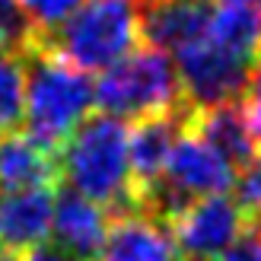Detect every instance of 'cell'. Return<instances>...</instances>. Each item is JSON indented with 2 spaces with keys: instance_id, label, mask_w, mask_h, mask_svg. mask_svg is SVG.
<instances>
[{
  "instance_id": "1",
  "label": "cell",
  "mask_w": 261,
  "mask_h": 261,
  "mask_svg": "<svg viewBox=\"0 0 261 261\" xmlns=\"http://www.w3.org/2000/svg\"><path fill=\"white\" fill-rule=\"evenodd\" d=\"M19 51L25 58V130L42 147L61 153L96 106V86L86 70L35 32L25 35Z\"/></svg>"
},
{
  "instance_id": "2",
  "label": "cell",
  "mask_w": 261,
  "mask_h": 261,
  "mask_svg": "<svg viewBox=\"0 0 261 261\" xmlns=\"http://www.w3.org/2000/svg\"><path fill=\"white\" fill-rule=\"evenodd\" d=\"M130 127L115 115H89L61 150L64 181L102 204L112 217L130 214V169H127Z\"/></svg>"
},
{
  "instance_id": "3",
  "label": "cell",
  "mask_w": 261,
  "mask_h": 261,
  "mask_svg": "<svg viewBox=\"0 0 261 261\" xmlns=\"http://www.w3.org/2000/svg\"><path fill=\"white\" fill-rule=\"evenodd\" d=\"M99 112L124 121H140L150 115H169L188 109L181 76L166 51L153 45H137L130 55L115 61L96 80Z\"/></svg>"
},
{
  "instance_id": "4",
  "label": "cell",
  "mask_w": 261,
  "mask_h": 261,
  "mask_svg": "<svg viewBox=\"0 0 261 261\" xmlns=\"http://www.w3.org/2000/svg\"><path fill=\"white\" fill-rule=\"evenodd\" d=\"M45 42L80 70H106L140 42V0H83V7Z\"/></svg>"
},
{
  "instance_id": "5",
  "label": "cell",
  "mask_w": 261,
  "mask_h": 261,
  "mask_svg": "<svg viewBox=\"0 0 261 261\" xmlns=\"http://www.w3.org/2000/svg\"><path fill=\"white\" fill-rule=\"evenodd\" d=\"M232 185H236V166L188 124H181L147 214L169 223L185 204L207 194H226Z\"/></svg>"
},
{
  "instance_id": "6",
  "label": "cell",
  "mask_w": 261,
  "mask_h": 261,
  "mask_svg": "<svg viewBox=\"0 0 261 261\" xmlns=\"http://www.w3.org/2000/svg\"><path fill=\"white\" fill-rule=\"evenodd\" d=\"M249 226L252 220L245 217L239 201L226 194L198 198L169 220V229L185 261H217Z\"/></svg>"
},
{
  "instance_id": "7",
  "label": "cell",
  "mask_w": 261,
  "mask_h": 261,
  "mask_svg": "<svg viewBox=\"0 0 261 261\" xmlns=\"http://www.w3.org/2000/svg\"><path fill=\"white\" fill-rule=\"evenodd\" d=\"M191 109V106H188ZM169 112V115H150L140 118L130 127L127 137V169H130V211H143L153 201L156 188L163 181L169 153L178 137L181 124H185V112Z\"/></svg>"
},
{
  "instance_id": "8",
  "label": "cell",
  "mask_w": 261,
  "mask_h": 261,
  "mask_svg": "<svg viewBox=\"0 0 261 261\" xmlns=\"http://www.w3.org/2000/svg\"><path fill=\"white\" fill-rule=\"evenodd\" d=\"M99 261H185L166 220L130 211L112 217Z\"/></svg>"
},
{
  "instance_id": "9",
  "label": "cell",
  "mask_w": 261,
  "mask_h": 261,
  "mask_svg": "<svg viewBox=\"0 0 261 261\" xmlns=\"http://www.w3.org/2000/svg\"><path fill=\"white\" fill-rule=\"evenodd\" d=\"M61 188V153L42 147L29 130H0V191Z\"/></svg>"
},
{
  "instance_id": "10",
  "label": "cell",
  "mask_w": 261,
  "mask_h": 261,
  "mask_svg": "<svg viewBox=\"0 0 261 261\" xmlns=\"http://www.w3.org/2000/svg\"><path fill=\"white\" fill-rule=\"evenodd\" d=\"M109 223L112 214L93 198L67 188H58V201H55V232L58 245L70 249L73 255H80L83 261H99L102 249H106V236H109Z\"/></svg>"
},
{
  "instance_id": "11",
  "label": "cell",
  "mask_w": 261,
  "mask_h": 261,
  "mask_svg": "<svg viewBox=\"0 0 261 261\" xmlns=\"http://www.w3.org/2000/svg\"><path fill=\"white\" fill-rule=\"evenodd\" d=\"M58 188H19L0 191V245L7 249H29L48 242L55 223Z\"/></svg>"
},
{
  "instance_id": "12",
  "label": "cell",
  "mask_w": 261,
  "mask_h": 261,
  "mask_svg": "<svg viewBox=\"0 0 261 261\" xmlns=\"http://www.w3.org/2000/svg\"><path fill=\"white\" fill-rule=\"evenodd\" d=\"M207 38L249 67L261 64V0H217L207 19Z\"/></svg>"
},
{
  "instance_id": "13",
  "label": "cell",
  "mask_w": 261,
  "mask_h": 261,
  "mask_svg": "<svg viewBox=\"0 0 261 261\" xmlns=\"http://www.w3.org/2000/svg\"><path fill=\"white\" fill-rule=\"evenodd\" d=\"M185 124L194 134H201L211 147H217L236 169H242L258 153L239 102H220V106H204V109L191 106L185 112Z\"/></svg>"
},
{
  "instance_id": "14",
  "label": "cell",
  "mask_w": 261,
  "mask_h": 261,
  "mask_svg": "<svg viewBox=\"0 0 261 261\" xmlns=\"http://www.w3.org/2000/svg\"><path fill=\"white\" fill-rule=\"evenodd\" d=\"M25 118V58L19 48L0 55V130L19 127Z\"/></svg>"
},
{
  "instance_id": "15",
  "label": "cell",
  "mask_w": 261,
  "mask_h": 261,
  "mask_svg": "<svg viewBox=\"0 0 261 261\" xmlns=\"http://www.w3.org/2000/svg\"><path fill=\"white\" fill-rule=\"evenodd\" d=\"M25 22L35 35H55L64 22H67L76 10L83 7V0H16Z\"/></svg>"
},
{
  "instance_id": "16",
  "label": "cell",
  "mask_w": 261,
  "mask_h": 261,
  "mask_svg": "<svg viewBox=\"0 0 261 261\" xmlns=\"http://www.w3.org/2000/svg\"><path fill=\"white\" fill-rule=\"evenodd\" d=\"M239 191V207L252 223H261V153H255L249 163L242 166V175L236 178Z\"/></svg>"
},
{
  "instance_id": "17",
  "label": "cell",
  "mask_w": 261,
  "mask_h": 261,
  "mask_svg": "<svg viewBox=\"0 0 261 261\" xmlns=\"http://www.w3.org/2000/svg\"><path fill=\"white\" fill-rule=\"evenodd\" d=\"M242 115H245V121H249V130H252V140H255V147L261 153V64L252 70L249 76V83H245L242 89Z\"/></svg>"
},
{
  "instance_id": "18",
  "label": "cell",
  "mask_w": 261,
  "mask_h": 261,
  "mask_svg": "<svg viewBox=\"0 0 261 261\" xmlns=\"http://www.w3.org/2000/svg\"><path fill=\"white\" fill-rule=\"evenodd\" d=\"M217 261H261V223H252Z\"/></svg>"
},
{
  "instance_id": "19",
  "label": "cell",
  "mask_w": 261,
  "mask_h": 261,
  "mask_svg": "<svg viewBox=\"0 0 261 261\" xmlns=\"http://www.w3.org/2000/svg\"><path fill=\"white\" fill-rule=\"evenodd\" d=\"M22 261H83V258H80V255H73L70 249H64V245L38 242V245H29V249H25Z\"/></svg>"
},
{
  "instance_id": "20",
  "label": "cell",
  "mask_w": 261,
  "mask_h": 261,
  "mask_svg": "<svg viewBox=\"0 0 261 261\" xmlns=\"http://www.w3.org/2000/svg\"><path fill=\"white\" fill-rule=\"evenodd\" d=\"M0 261H22L19 249H7V245H0Z\"/></svg>"
},
{
  "instance_id": "21",
  "label": "cell",
  "mask_w": 261,
  "mask_h": 261,
  "mask_svg": "<svg viewBox=\"0 0 261 261\" xmlns=\"http://www.w3.org/2000/svg\"><path fill=\"white\" fill-rule=\"evenodd\" d=\"M7 48H13V38H10V35L4 32V29H0V55H4Z\"/></svg>"
}]
</instances>
